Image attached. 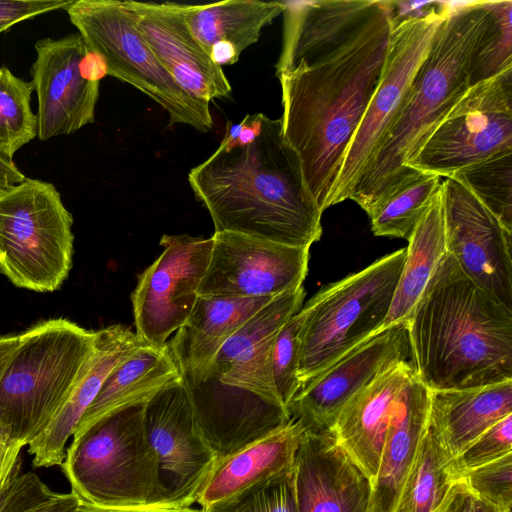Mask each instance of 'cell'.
Instances as JSON below:
<instances>
[{
  "label": "cell",
  "instance_id": "1",
  "mask_svg": "<svg viewBox=\"0 0 512 512\" xmlns=\"http://www.w3.org/2000/svg\"><path fill=\"white\" fill-rule=\"evenodd\" d=\"M276 64L282 134L323 212L380 82L392 22L387 1L285 2Z\"/></svg>",
  "mask_w": 512,
  "mask_h": 512
},
{
  "label": "cell",
  "instance_id": "2",
  "mask_svg": "<svg viewBox=\"0 0 512 512\" xmlns=\"http://www.w3.org/2000/svg\"><path fill=\"white\" fill-rule=\"evenodd\" d=\"M188 181L215 232L300 247L321 238L323 212L308 189L298 154L283 137L280 119L264 115L253 142L219 146L190 170Z\"/></svg>",
  "mask_w": 512,
  "mask_h": 512
},
{
  "label": "cell",
  "instance_id": "3",
  "mask_svg": "<svg viewBox=\"0 0 512 512\" xmlns=\"http://www.w3.org/2000/svg\"><path fill=\"white\" fill-rule=\"evenodd\" d=\"M412 364L429 390L512 380V309L447 252L406 321Z\"/></svg>",
  "mask_w": 512,
  "mask_h": 512
},
{
  "label": "cell",
  "instance_id": "4",
  "mask_svg": "<svg viewBox=\"0 0 512 512\" xmlns=\"http://www.w3.org/2000/svg\"><path fill=\"white\" fill-rule=\"evenodd\" d=\"M304 297L303 286L276 296L226 341L201 381L183 384L216 462L292 419L273 383L271 352Z\"/></svg>",
  "mask_w": 512,
  "mask_h": 512
},
{
  "label": "cell",
  "instance_id": "5",
  "mask_svg": "<svg viewBox=\"0 0 512 512\" xmlns=\"http://www.w3.org/2000/svg\"><path fill=\"white\" fill-rule=\"evenodd\" d=\"M486 16V1L450 3L399 111L349 197L368 215L395 187L419 172L409 163L470 88L469 58Z\"/></svg>",
  "mask_w": 512,
  "mask_h": 512
},
{
  "label": "cell",
  "instance_id": "6",
  "mask_svg": "<svg viewBox=\"0 0 512 512\" xmlns=\"http://www.w3.org/2000/svg\"><path fill=\"white\" fill-rule=\"evenodd\" d=\"M96 331L65 319L21 334L0 370V432L28 445L53 421L92 355Z\"/></svg>",
  "mask_w": 512,
  "mask_h": 512
},
{
  "label": "cell",
  "instance_id": "7",
  "mask_svg": "<svg viewBox=\"0 0 512 512\" xmlns=\"http://www.w3.org/2000/svg\"><path fill=\"white\" fill-rule=\"evenodd\" d=\"M144 405L108 414L73 435L60 466L80 500L110 508L167 507Z\"/></svg>",
  "mask_w": 512,
  "mask_h": 512
},
{
  "label": "cell",
  "instance_id": "8",
  "mask_svg": "<svg viewBox=\"0 0 512 512\" xmlns=\"http://www.w3.org/2000/svg\"><path fill=\"white\" fill-rule=\"evenodd\" d=\"M406 249L332 283L301 308L300 387L379 332L389 313Z\"/></svg>",
  "mask_w": 512,
  "mask_h": 512
},
{
  "label": "cell",
  "instance_id": "9",
  "mask_svg": "<svg viewBox=\"0 0 512 512\" xmlns=\"http://www.w3.org/2000/svg\"><path fill=\"white\" fill-rule=\"evenodd\" d=\"M73 216L40 179L0 189V273L16 287L53 292L73 265Z\"/></svg>",
  "mask_w": 512,
  "mask_h": 512
},
{
  "label": "cell",
  "instance_id": "10",
  "mask_svg": "<svg viewBox=\"0 0 512 512\" xmlns=\"http://www.w3.org/2000/svg\"><path fill=\"white\" fill-rule=\"evenodd\" d=\"M86 45L105 62L107 75L140 90L169 115V125L200 132L213 127L209 102L184 91L157 59L136 25L134 13L119 0H77L65 9Z\"/></svg>",
  "mask_w": 512,
  "mask_h": 512
},
{
  "label": "cell",
  "instance_id": "11",
  "mask_svg": "<svg viewBox=\"0 0 512 512\" xmlns=\"http://www.w3.org/2000/svg\"><path fill=\"white\" fill-rule=\"evenodd\" d=\"M512 150V68L471 86L432 132L409 168L451 177Z\"/></svg>",
  "mask_w": 512,
  "mask_h": 512
},
{
  "label": "cell",
  "instance_id": "12",
  "mask_svg": "<svg viewBox=\"0 0 512 512\" xmlns=\"http://www.w3.org/2000/svg\"><path fill=\"white\" fill-rule=\"evenodd\" d=\"M450 3L441 2L426 16L392 24L380 82L346 151L329 207L349 199L364 166L399 111Z\"/></svg>",
  "mask_w": 512,
  "mask_h": 512
},
{
  "label": "cell",
  "instance_id": "13",
  "mask_svg": "<svg viewBox=\"0 0 512 512\" xmlns=\"http://www.w3.org/2000/svg\"><path fill=\"white\" fill-rule=\"evenodd\" d=\"M35 50L30 73L38 102V138L70 135L93 123L100 80L107 75L104 60L78 32L40 39Z\"/></svg>",
  "mask_w": 512,
  "mask_h": 512
},
{
  "label": "cell",
  "instance_id": "14",
  "mask_svg": "<svg viewBox=\"0 0 512 512\" xmlns=\"http://www.w3.org/2000/svg\"><path fill=\"white\" fill-rule=\"evenodd\" d=\"M163 251L139 276L131 295L136 334L164 344L187 320L206 274L212 238L163 235Z\"/></svg>",
  "mask_w": 512,
  "mask_h": 512
},
{
  "label": "cell",
  "instance_id": "15",
  "mask_svg": "<svg viewBox=\"0 0 512 512\" xmlns=\"http://www.w3.org/2000/svg\"><path fill=\"white\" fill-rule=\"evenodd\" d=\"M144 429L155 453L166 506L190 508L216 464L182 383L169 386L144 405Z\"/></svg>",
  "mask_w": 512,
  "mask_h": 512
},
{
  "label": "cell",
  "instance_id": "16",
  "mask_svg": "<svg viewBox=\"0 0 512 512\" xmlns=\"http://www.w3.org/2000/svg\"><path fill=\"white\" fill-rule=\"evenodd\" d=\"M447 252L476 285L512 309V232L455 177L440 187Z\"/></svg>",
  "mask_w": 512,
  "mask_h": 512
},
{
  "label": "cell",
  "instance_id": "17",
  "mask_svg": "<svg viewBox=\"0 0 512 512\" xmlns=\"http://www.w3.org/2000/svg\"><path fill=\"white\" fill-rule=\"evenodd\" d=\"M198 295L276 297L303 286L310 247L290 246L232 232H215Z\"/></svg>",
  "mask_w": 512,
  "mask_h": 512
},
{
  "label": "cell",
  "instance_id": "18",
  "mask_svg": "<svg viewBox=\"0 0 512 512\" xmlns=\"http://www.w3.org/2000/svg\"><path fill=\"white\" fill-rule=\"evenodd\" d=\"M412 362L406 322L387 327L304 383L288 405L307 430L330 431L344 406L381 374Z\"/></svg>",
  "mask_w": 512,
  "mask_h": 512
},
{
  "label": "cell",
  "instance_id": "19",
  "mask_svg": "<svg viewBox=\"0 0 512 512\" xmlns=\"http://www.w3.org/2000/svg\"><path fill=\"white\" fill-rule=\"evenodd\" d=\"M297 512H374L373 483L331 431H305L294 462Z\"/></svg>",
  "mask_w": 512,
  "mask_h": 512
},
{
  "label": "cell",
  "instance_id": "20",
  "mask_svg": "<svg viewBox=\"0 0 512 512\" xmlns=\"http://www.w3.org/2000/svg\"><path fill=\"white\" fill-rule=\"evenodd\" d=\"M157 59L188 94L210 103L229 97L231 85L191 33L183 4L124 1Z\"/></svg>",
  "mask_w": 512,
  "mask_h": 512
},
{
  "label": "cell",
  "instance_id": "21",
  "mask_svg": "<svg viewBox=\"0 0 512 512\" xmlns=\"http://www.w3.org/2000/svg\"><path fill=\"white\" fill-rule=\"evenodd\" d=\"M147 342L120 324L96 330L92 355L69 398L49 426L28 444L35 468L61 465L65 445L110 372Z\"/></svg>",
  "mask_w": 512,
  "mask_h": 512
},
{
  "label": "cell",
  "instance_id": "22",
  "mask_svg": "<svg viewBox=\"0 0 512 512\" xmlns=\"http://www.w3.org/2000/svg\"><path fill=\"white\" fill-rule=\"evenodd\" d=\"M414 374L412 362L393 366L344 406L330 430L372 483L396 403Z\"/></svg>",
  "mask_w": 512,
  "mask_h": 512
},
{
  "label": "cell",
  "instance_id": "23",
  "mask_svg": "<svg viewBox=\"0 0 512 512\" xmlns=\"http://www.w3.org/2000/svg\"><path fill=\"white\" fill-rule=\"evenodd\" d=\"M274 298L198 296L187 320L167 341L183 384L201 381L226 341Z\"/></svg>",
  "mask_w": 512,
  "mask_h": 512
},
{
  "label": "cell",
  "instance_id": "24",
  "mask_svg": "<svg viewBox=\"0 0 512 512\" xmlns=\"http://www.w3.org/2000/svg\"><path fill=\"white\" fill-rule=\"evenodd\" d=\"M429 391L427 428L452 459L488 428L512 414V380Z\"/></svg>",
  "mask_w": 512,
  "mask_h": 512
},
{
  "label": "cell",
  "instance_id": "25",
  "mask_svg": "<svg viewBox=\"0 0 512 512\" xmlns=\"http://www.w3.org/2000/svg\"><path fill=\"white\" fill-rule=\"evenodd\" d=\"M429 389L416 373L396 403L373 483L374 512H394L399 495L426 432Z\"/></svg>",
  "mask_w": 512,
  "mask_h": 512
},
{
  "label": "cell",
  "instance_id": "26",
  "mask_svg": "<svg viewBox=\"0 0 512 512\" xmlns=\"http://www.w3.org/2000/svg\"><path fill=\"white\" fill-rule=\"evenodd\" d=\"M182 382L168 343H146L110 372L73 435L108 414L145 404L163 389Z\"/></svg>",
  "mask_w": 512,
  "mask_h": 512
},
{
  "label": "cell",
  "instance_id": "27",
  "mask_svg": "<svg viewBox=\"0 0 512 512\" xmlns=\"http://www.w3.org/2000/svg\"><path fill=\"white\" fill-rule=\"evenodd\" d=\"M305 431L292 418L279 430L216 462L196 502L206 509L292 467Z\"/></svg>",
  "mask_w": 512,
  "mask_h": 512
},
{
  "label": "cell",
  "instance_id": "28",
  "mask_svg": "<svg viewBox=\"0 0 512 512\" xmlns=\"http://www.w3.org/2000/svg\"><path fill=\"white\" fill-rule=\"evenodd\" d=\"M395 294L380 329L406 322L447 253L440 190L408 239Z\"/></svg>",
  "mask_w": 512,
  "mask_h": 512
},
{
  "label": "cell",
  "instance_id": "29",
  "mask_svg": "<svg viewBox=\"0 0 512 512\" xmlns=\"http://www.w3.org/2000/svg\"><path fill=\"white\" fill-rule=\"evenodd\" d=\"M183 7L191 33L209 56L211 47L220 41L231 43L240 55L283 13L285 1L227 0Z\"/></svg>",
  "mask_w": 512,
  "mask_h": 512
},
{
  "label": "cell",
  "instance_id": "30",
  "mask_svg": "<svg viewBox=\"0 0 512 512\" xmlns=\"http://www.w3.org/2000/svg\"><path fill=\"white\" fill-rule=\"evenodd\" d=\"M451 460L426 428L394 512H435L456 481Z\"/></svg>",
  "mask_w": 512,
  "mask_h": 512
},
{
  "label": "cell",
  "instance_id": "31",
  "mask_svg": "<svg viewBox=\"0 0 512 512\" xmlns=\"http://www.w3.org/2000/svg\"><path fill=\"white\" fill-rule=\"evenodd\" d=\"M441 182V177L420 171L405 179L369 214L373 233L408 240Z\"/></svg>",
  "mask_w": 512,
  "mask_h": 512
},
{
  "label": "cell",
  "instance_id": "32",
  "mask_svg": "<svg viewBox=\"0 0 512 512\" xmlns=\"http://www.w3.org/2000/svg\"><path fill=\"white\" fill-rule=\"evenodd\" d=\"M485 23L472 48L470 87L512 68V1H486Z\"/></svg>",
  "mask_w": 512,
  "mask_h": 512
},
{
  "label": "cell",
  "instance_id": "33",
  "mask_svg": "<svg viewBox=\"0 0 512 512\" xmlns=\"http://www.w3.org/2000/svg\"><path fill=\"white\" fill-rule=\"evenodd\" d=\"M31 82L0 67V156L13 160L15 153L37 136V115L31 109Z\"/></svg>",
  "mask_w": 512,
  "mask_h": 512
},
{
  "label": "cell",
  "instance_id": "34",
  "mask_svg": "<svg viewBox=\"0 0 512 512\" xmlns=\"http://www.w3.org/2000/svg\"><path fill=\"white\" fill-rule=\"evenodd\" d=\"M451 177L463 183L512 232V150L466 167Z\"/></svg>",
  "mask_w": 512,
  "mask_h": 512
},
{
  "label": "cell",
  "instance_id": "35",
  "mask_svg": "<svg viewBox=\"0 0 512 512\" xmlns=\"http://www.w3.org/2000/svg\"><path fill=\"white\" fill-rule=\"evenodd\" d=\"M202 510L204 512H297L294 465Z\"/></svg>",
  "mask_w": 512,
  "mask_h": 512
},
{
  "label": "cell",
  "instance_id": "36",
  "mask_svg": "<svg viewBox=\"0 0 512 512\" xmlns=\"http://www.w3.org/2000/svg\"><path fill=\"white\" fill-rule=\"evenodd\" d=\"M302 320L303 315L300 309L279 330L271 352L273 383L287 409L300 389L298 363Z\"/></svg>",
  "mask_w": 512,
  "mask_h": 512
},
{
  "label": "cell",
  "instance_id": "37",
  "mask_svg": "<svg viewBox=\"0 0 512 512\" xmlns=\"http://www.w3.org/2000/svg\"><path fill=\"white\" fill-rule=\"evenodd\" d=\"M512 453V414L496 422L450 462L456 479L466 472Z\"/></svg>",
  "mask_w": 512,
  "mask_h": 512
},
{
  "label": "cell",
  "instance_id": "38",
  "mask_svg": "<svg viewBox=\"0 0 512 512\" xmlns=\"http://www.w3.org/2000/svg\"><path fill=\"white\" fill-rule=\"evenodd\" d=\"M478 498L510 512L512 505V453L466 472L461 478Z\"/></svg>",
  "mask_w": 512,
  "mask_h": 512
},
{
  "label": "cell",
  "instance_id": "39",
  "mask_svg": "<svg viewBox=\"0 0 512 512\" xmlns=\"http://www.w3.org/2000/svg\"><path fill=\"white\" fill-rule=\"evenodd\" d=\"M56 494L32 472L17 475L0 492V512H26Z\"/></svg>",
  "mask_w": 512,
  "mask_h": 512
},
{
  "label": "cell",
  "instance_id": "40",
  "mask_svg": "<svg viewBox=\"0 0 512 512\" xmlns=\"http://www.w3.org/2000/svg\"><path fill=\"white\" fill-rule=\"evenodd\" d=\"M73 0H0V34L13 25L47 12L66 9Z\"/></svg>",
  "mask_w": 512,
  "mask_h": 512
},
{
  "label": "cell",
  "instance_id": "41",
  "mask_svg": "<svg viewBox=\"0 0 512 512\" xmlns=\"http://www.w3.org/2000/svg\"><path fill=\"white\" fill-rule=\"evenodd\" d=\"M24 447L21 443L0 432V492L19 475L21 464L19 454Z\"/></svg>",
  "mask_w": 512,
  "mask_h": 512
},
{
  "label": "cell",
  "instance_id": "42",
  "mask_svg": "<svg viewBox=\"0 0 512 512\" xmlns=\"http://www.w3.org/2000/svg\"><path fill=\"white\" fill-rule=\"evenodd\" d=\"M475 495L462 479L455 481L435 512H475Z\"/></svg>",
  "mask_w": 512,
  "mask_h": 512
},
{
  "label": "cell",
  "instance_id": "43",
  "mask_svg": "<svg viewBox=\"0 0 512 512\" xmlns=\"http://www.w3.org/2000/svg\"><path fill=\"white\" fill-rule=\"evenodd\" d=\"M263 117L264 114L262 113L247 114L241 121L242 126L238 136L229 144L223 145L220 143L219 146L225 149H231L250 144L261 132Z\"/></svg>",
  "mask_w": 512,
  "mask_h": 512
},
{
  "label": "cell",
  "instance_id": "44",
  "mask_svg": "<svg viewBox=\"0 0 512 512\" xmlns=\"http://www.w3.org/2000/svg\"><path fill=\"white\" fill-rule=\"evenodd\" d=\"M80 499L73 493H57L52 499L26 512H74Z\"/></svg>",
  "mask_w": 512,
  "mask_h": 512
},
{
  "label": "cell",
  "instance_id": "45",
  "mask_svg": "<svg viewBox=\"0 0 512 512\" xmlns=\"http://www.w3.org/2000/svg\"><path fill=\"white\" fill-rule=\"evenodd\" d=\"M74 512H204L202 509L170 508V507H144V508H110L94 505L80 500Z\"/></svg>",
  "mask_w": 512,
  "mask_h": 512
},
{
  "label": "cell",
  "instance_id": "46",
  "mask_svg": "<svg viewBox=\"0 0 512 512\" xmlns=\"http://www.w3.org/2000/svg\"><path fill=\"white\" fill-rule=\"evenodd\" d=\"M239 56L235 47L226 41L217 42L210 49V58L220 67L236 63Z\"/></svg>",
  "mask_w": 512,
  "mask_h": 512
},
{
  "label": "cell",
  "instance_id": "47",
  "mask_svg": "<svg viewBox=\"0 0 512 512\" xmlns=\"http://www.w3.org/2000/svg\"><path fill=\"white\" fill-rule=\"evenodd\" d=\"M26 178L13 160L0 156V189L18 184Z\"/></svg>",
  "mask_w": 512,
  "mask_h": 512
},
{
  "label": "cell",
  "instance_id": "48",
  "mask_svg": "<svg viewBox=\"0 0 512 512\" xmlns=\"http://www.w3.org/2000/svg\"><path fill=\"white\" fill-rule=\"evenodd\" d=\"M18 341V334L0 335V370Z\"/></svg>",
  "mask_w": 512,
  "mask_h": 512
},
{
  "label": "cell",
  "instance_id": "49",
  "mask_svg": "<svg viewBox=\"0 0 512 512\" xmlns=\"http://www.w3.org/2000/svg\"><path fill=\"white\" fill-rule=\"evenodd\" d=\"M474 508L475 512H506L494 505H492L489 502H486L478 497L475 496L474 501Z\"/></svg>",
  "mask_w": 512,
  "mask_h": 512
}]
</instances>
